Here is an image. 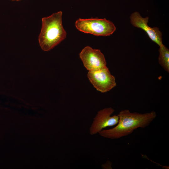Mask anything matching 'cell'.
<instances>
[{"label": "cell", "mask_w": 169, "mask_h": 169, "mask_svg": "<svg viewBox=\"0 0 169 169\" xmlns=\"http://www.w3.org/2000/svg\"><path fill=\"white\" fill-rule=\"evenodd\" d=\"M117 115L119 119L116 126L112 128L101 131L98 133L100 136L111 139L127 136L138 128L148 126L156 116L154 111L142 114L131 112L126 109L121 110Z\"/></svg>", "instance_id": "cell-1"}, {"label": "cell", "mask_w": 169, "mask_h": 169, "mask_svg": "<svg viewBox=\"0 0 169 169\" xmlns=\"http://www.w3.org/2000/svg\"><path fill=\"white\" fill-rule=\"evenodd\" d=\"M62 12L59 11L42 18L38 40L43 50H50L66 37L67 33L62 24Z\"/></svg>", "instance_id": "cell-2"}, {"label": "cell", "mask_w": 169, "mask_h": 169, "mask_svg": "<svg viewBox=\"0 0 169 169\" xmlns=\"http://www.w3.org/2000/svg\"><path fill=\"white\" fill-rule=\"evenodd\" d=\"M75 25L79 31L96 36H110L116 29L113 23L105 18H79L76 21Z\"/></svg>", "instance_id": "cell-3"}, {"label": "cell", "mask_w": 169, "mask_h": 169, "mask_svg": "<svg viewBox=\"0 0 169 169\" xmlns=\"http://www.w3.org/2000/svg\"><path fill=\"white\" fill-rule=\"evenodd\" d=\"M87 75L94 87L101 92H108L116 86L115 78L106 66L89 71Z\"/></svg>", "instance_id": "cell-4"}, {"label": "cell", "mask_w": 169, "mask_h": 169, "mask_svg": "<svg viewBox=\"0 0 169 169\" xmlns=\"http://www.w3.org/2000/svg\"><path fill=\"white\" fill-rule=\"evenodd\" d=\"M115 110L111 107L105 108L99 111L90 128V134H96L108 127L115 125L118 123L119 117L118 115H111Z\"/></svg>", "instance_id": "cell-5"}, {"label": "cell", "mask_w": 169, "mask_h": 169, "mask_svg": "<svg viewBox=\"0 0 169 169\" xmlns=\"http://www.w3.org/2000/svg\"><path fill=\"white\" fill-rule=\"evenodd\" d=\"M79 55L84 66L89 71L106 66L105 56L99 49H94L89 46H86L82 49Z\"/></svg>", "instance_id": "cell-6"}, {"label": "cell", "mask_w": 169, "mask_h": 169, "mask_svg": "<svg viewBox=\"0 0 169 169\" xmlns=\"http://www.w3.org/2000/svg\"><path fill=\"white\" fill-rule=\"evenodd\" d=\"M130 22L134 27L141 28L147 34L149 38L160 47L163 45L162 33L158 28H151L148 25L149 18H143L138 12L132 13L130 16Z\"/></svg>", "instance_id": "cell-7"}, {"label": "cell", "mask_w": 169, "mask_h": 169, "mask_svg": "<svg viewBox=\"0 0 169 169\" xmlns=\"http://www.w3.org/2000/svg\"><path fill=\"white\" fill-rule=\"evenodd\" d=\"M158 62L160 65L167 72H169V50L164 45L160 47Z\"/></svg>", "instance_id": "cell-8"}, {"label": "cell", "mask_w": 169, "mask_h": 169, "mask_svg": "<svg viewBox=\"0 0 169 169\" xmlns=\"http://www.w3.org/2000/svg\"><path fill=\"white\" fill-rule=\"evenodd\" d=\"M12 0V1H19L21 0Z\"/></svg>", "instance_id": "cell-9"}]
</instances>
